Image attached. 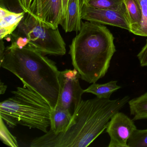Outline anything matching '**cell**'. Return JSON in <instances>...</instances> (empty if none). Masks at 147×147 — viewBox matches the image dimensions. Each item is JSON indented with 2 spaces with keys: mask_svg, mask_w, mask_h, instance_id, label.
I'll return each instance as SVG.
<instances>
[{
  "mask_svg": "<svg viewBox=\"0 0 147 147\" xmlns=\"http://www.w3.org/2000/svg\"><path fill=\"white\" fill-rule=\"evenodd\" d=\"M129 96L116 99L82 100L67 129L56 134L50 131L35 138L31 147H86L106 129L114 114L129 101Z\"/></svg>",
  "mask_w": 147,
  "mask_h": 147,
  "instance_id": "1",
  "label": "cell"
},
{
  "mask_svg": "<svg viewBox=\"0 0 147 147\" xmlns=\"http://www.w3.org/2000/svg\"><path fill=\"white\" fill-rule=\"evenodd\" d=\"M0 66L16 76L24 86L37 93L55 109L60 91L55 63L29 44L19 48L12 42L6 48Z\"/></svg>",
  "mask_w": 147,
  "mask_h": 147,
  "instance_id": "2",
  "label": "cell"
},
{
  "mask_svg": "<svg viewBox=\"0 0 147 147\" xmlns=\"http://www.w3.org/2000/svg\"><path fill=\"white\" fill-rule=\"evenodd\" d=\"M79 32L69 46L72 65L82 80L95 83L110 67L116 51L114 37L105 26L88 21L82 22Z\"/></svg>",
  "mask_w": 147,
  "mask_h": 147,
  "instance_id": "3",
  "label": "cell"
},
{
  "mask_svg": "<svg viewBox=\"0 0 147 147\" xmlns=\"http://www.w3.org/2000/svg\"><path fill=\"white\" fill-rule=\"evenodd\" d=\"M13 96L0 103V117L10 128L18 125L48 132L52 109L48 102L29 88L18 87Z\"/></svg>",
  "mask_w": 147,
  "mask_h": 147,
  "instance_id": "4",
  "label": "cell"
},
{
  "mask_svg": "<svg viewBox=\"0 0 147 147\" xmlns=\"http://www.w3.org/2000/svg\"><path fill=\"white\" fill-rule=\"evenodd\" d=\"M26 13L18 26V32L29 39V45L44 55H65L66 44L58 28L45 26L30 13Z\"/></svg>",
  "mask_w": 147,
  "mask_h": 147,
  "instance_id": "5",
  "label": "cell"
},
{
  "mask_svg": "<svg viewBox=\"0 0 147 147\" xmlns=\"http://www.w3.org/2000/svg\"><path fill=\"white\" fill-rule=\"evenodd\" d=\"M80 75L76 69L60 71V91L56 106L67 110L73 116L82 100L84 93L80 86Z\"/></svg>",
  "mask_w": 147,
  "mask_h": 147,
  "instance_id": "6",
  "label": "cell"
},
{
  "mask_svg": "<svg viewBox=\"0 0 147 147\" xmlns=\"http://www.w3.org/2000/svg\"><path fill=\"white\" fill-rule=\"evenodd\" d=\"M134 120L122 112L117 113L109 121L106 131L110 137L108 147H128V140L137 127Z\"/></svg>",
  "mask_w": 147,
  "mask_h": 147,
  "instance_id": "7",
  "label": "cell"
},
{
  "mask_svg": "<svg viewBox=\"0 0 147 147\" xmlns=\"http://www.w3.org/2000/svg\"><path fill=\"white\" fill-rule=\"evenodd\" d=\"M29 13L45 26L57 29L63 18V0H33Z\"/></svg>",
  "mask_w": 147,
  "mask_h": 147,
  "instance_id": "8",
  "label": "cell"
},
{
  "mask_svg": "<svg viewBox=\"0 0 147 147\" xmlns=\"http://www.w3.org/2000/svg\"><path fill=\"white\" fill-rule=\"evenodd\" d=\"M82 19L90 22L117 26L130 31L127 17L123 13L113 10L98 9L82 3Z\"/></svg>",
  "mask_w": 147,
  "mask_h": 147,
  "instance_id": "9",
  "label": "cell"
},
{
  "mask_svg": "<svg viewBox=\"0 0 147 147\" xmlns=\"http://www.w3.org/2000/svg\"><path fill=\"white\" fill-rule=\"evenodd\" d=\"M81 0H69L66 14L61 25L66 32L80 31L81 28Z\"/></svg>",
  "mask_w": 147,
  "mask_h": 147,
  "instance_id": "10",
  "label": "cell"
},
{
  "mask_svg": "<svg viewBox=\"0 0 147 147\" xmlns=\"http://www.w3.org/2000/svg\"><path fill=\"white\" fill-rule=\"evenodd\" d=\"M24 12H13L2 7H0V39L11 35L24 18Z\"/></svg>",
  "mask_w": 147,
  "mask_h": 147,
  "instance_id": "11",
  "label": "cell"
},
{
  "mask_svg": "<svg viewBox=\"0 0 147 147\" xmlns=\"http://www.w3.org/2000/svg\"><path fill=\"white\" fill-rule=\"evenodd\" d=\"M72 116L67 110L56 107L51 116L50 131L55 134L64 132L72 120Z\"/></svg>",
  "mask_w": 147,
  "mask_h": 147,
  "instance_id": "12",
  "label": "cell"
},
{
  "mask_svg": "<svg viewBox=\"0 0 147 147\" xmlns=\"http://www.w3.org/2000/svg\"><path fill=\"white\" fill-rule=\"evenodd\" d=\"M127 18L130 26L129 31L134 34L138 29L142 18L141 7L138 0H124Z\"/></svg>",
  "mask_w": 147,
  "mask_h": 147,
  "instance_id": "13",
  "label": "cell"
},
{
  "mask_svg": "<svg viewBox=\"0 0 147 147\" xmlns=\"http://www.w3.org/2000/svg\"><path fill=\"white\" fill-rule=\"evenodd\" d=\"M117 83V81H111L105 84L95 82L85 89L84 93L92 94L99 98L110 99L113 93L121 88Z\"/></svg>",
  "mask_w": 147,
  "mask_h": 147,
  "instance_id": "14",
  "label": "cell"
},
{
  "mask_svg": "<svg viewBox=\"0 0 147 147\" xmlns=\"http://www.w3.org/2000/svg\"><path fill=\"white\" fill-rule=\"evenodd\" d=\"M124 0H81L84 5L98 8L113 10L122 13L127 17Z\"/></svg>",
  "mask_w": 147,
  "mask_h": 147,
  "instance_id": "15",
  "label": "cell"
},
{
  "mask_svg": "<svg viewBox=\"0 0 147 147\" xmlns=\"http://www.w3.org/2000/svg\"><path fill=\"white\" fill-rule=\"evenodd\" d=\"M128 104L133 120L147 119V92L130 100Z\"/></svg>",
  "mask_w": 147,
  "mask_h": 147,
  "instance_id": "16",
  "label": "cell"
},
{
  "mask_svg": "<svg viewBox=\"0 0 147 147\" xmlns=\"http://www.w3.org/2000/svg\"><path fill=\"white\" fill-rule=\"evenodd\" d=\"M127 144L128 147H147V129L135 130Z\"/></svg>",
  "mask_w": 147,
  "mask_h": 147,
  "instance_id": "17",
  "label": "cell"
},
{
  "mask_svg": "<svg viewBox=\"0 0 147 147\" xmlns=\"http://www.w3.org/2000/svg\"><path fill=\"white\" fill-rule=\"evenodd\" d=\"M2 118L0 117V138L3 143L11 147H18L17 138L11 133L4 123Z\"/></svg>",
  "mask_w": 147,
  "mask_h": 147,
  "instance_id": "18",
  "label": "cell"
},
{
  "mask_svg": "<svg viewBox=\"0 0 147 147\" xmlns=\"http://www.w3.org/2000/svg\"><path fill=\"white\" fill-rule=\"evenodd\" d=\"M138 1L141 7L142 18L139 27L134 34L142 36H147V0Z\"/></svg>",
  "mask_w": 147,
  "mask_h": 147,
  "instance_id": "19",
  "label": "cell"
},
{
  "mask_svg": "<svg viewBox=\"0 0 147 147\" xmlns=\"http://www.w3.org/2000/svg\"><path fill=\"white\" fill-rule=\"evenodd\" d=\"M138 58L142 67H147V40L146 44L138 54Z\"/></svg>",
  "mask_w": 147,
  "mask_h": 147,
  "instance_id": "20",
  "label": "cell"
},
{
  "mask_svg": "<svg viewBox=\"0 0 147 147\" xmlns=\"http://www.w3.org/2000/svg\"><path fill=\"white\" fill-rule=\"evenodd\" d=\"M21 8L25 13L30 11V7L32 0H18Z\"/></svg>",
  "mask_w": 147,
  "mask_h": 147,
  "instance_id": "21",
  "label": "cell"
},
{
  "mask_svg": "<svg viewBox=\"0 0 147 147\" xmlns=\"http://www.w3.org/2000/svg\"><path fill=\"white\" fill-rule=\"evenodd\" d=\"M2 40L3 39L1 40V47H0V62L1 61L3 60L4 53H5V46H4V43L2 41Z\"/></svg>",
  "mask_w": 147,
  "mask_h": 147,
  "instance_id": "22",
  "label": "cell"
},
{
  "mask_svg": "<svg viewBox=\"0 0 147 147\" xmlns=\"http://www.w3.org/2000/svg\"><path fill=\"white\" fill-rule=\"evenodd\" d=\"M68 1L69 0H63V18H64V16H65V14H66V12H67Z\"/></svg>",
  "mask_w": 147,
  "mask_h": 147,
  "instance_id": "23",
  "label": "cell"
},
{
  "mask_svg": "<svg viewBox=\"0 0 147 147\" xmlns=\"http://www.w3.org/2000/svg\"><path fill=\"white\" fill-rule=\"evenodd\" d=\"M7 88V86L5 85L3 82L1 81V84H0V94H4Z\"/></svg>",
  "mask_w": 147,
  "mask_h": 147,
  "instance_id": "24",
  "label": "cell"
}]
</instances>
